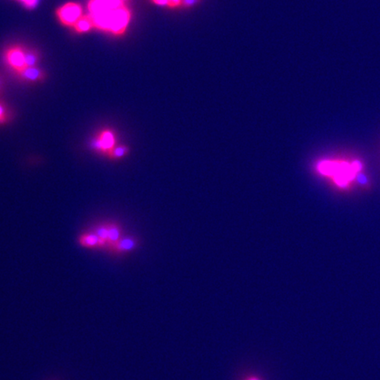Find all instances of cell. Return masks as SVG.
Masks as SVG:
<instances>
[{
    "label": "cell",
    "mask_w": 380,
    "mask_h": 380,
    "mask_svg": "<svg viewBox=\"0 0 380 380\" xmlns=\"http://www.w3.org/2000/svg\"><path fill=\"white\" fill-rule=\"evenodd\" d=\"M87 9L94 28L116 36L125 34L131 20V11L124 0H89Z\"/></svg>",
    "instance_id": "cell-1"
},
{
    "label": "cell",
    "mask_w": 380,
    "mask_h": 380,
    "mask_svg": "<svg viewBox=\"0 0 380 380\" xmlns=\"http://www.w3.org/2000/svg\"><path fill=\"white\" fill-rule=\"evenodd\" d=\"M117 144V132L110 128H102L92 137L89 147L98 154L107 156Z\"/></svg>",
    "instance_id": "cell-2"
},
{
    "label": "cell",
    "mask_w": 380,
    "mask_h": 380,
    "mask_svg": "<svg viewBox=\"0 0 380 380\" xmlns=\"http://www.w3.org/2000/svg\"><path fill=\"white\" fill-rule=\"evenodd\" d=\"M83 8L76 2H68L57 10V17L64 26L72 27L83 16Z\"/></svg>",
    "instance_id": "cell-3"
},
{
    "label": "cell",
    "mask_w": 380,
    "mask_h": 380,
    "mask_svg": "<svg viewBox=\"0 0 380 380\" xmlns=\"http://www.w3.org/2000/svg\"><path fill=\"white\" fill-rule=\"evenodd\" d=\"M4 60L13 72H19L26 68L25 46L19 44L9 46L4 49Z\"/></svg>",
    "instance_id": "cell-4"
},
{
    "label": "cell",
    "mask_w": 380,
    "mask_h": 380,
    "mask_svg": "<svg viewBox=\"0 0 380 380\" xmlns=\"http://www.w3.org/2000/svg\"><path fill=\"white\" fill-rule=\"evenodd\" d=\"M13 73L19 80H21L25 83H41L47 78V73L45 71L38 66L24 68L21 71L13 72Z\"/></svg>",
    "instance_id": "cell-5"
},
{
    "label": "cell",
    "mask_w": 380,
    "mask_h": 380,
    "mask_svg": "<svg viewBox=\"0 0 380 380\" xmlns=\"http://www.w3.org/2000/svg\"><path fill=\"white\" fill-rule=\"evenodd\" d=\"M137 247V240L133 236H123L116 245L109 249L114 254H124L131 252Z\"/></svg>",
    "instance_id": "cell-6"
},
{
    "label": "cell",
    "mask_w": 380,
    "mask_h": 380,
    "mask_svg": "<svg viewBox=\"0 0 380 380\" xmlns=\"http://www.w3.org/2000/svg\"><path fill=\"white\" fill-rule=\"evenodd\" d=\"M79 246L87 249H100V241L94 232H87L79 235Z\"/></svg>",
    "instance_id": "cell-7"
},
{
    "label": "cell",
    "mask_w": 380,
    "mask_h": 380,
    "mask_svg": "<svg viewBox=\"0 0 380 380\" xmlns=\"http://www.w3.org/2000/svg\"><path fill=\"white\" fill-rule=\"evenodd\" d=\"M122 238H123V231L120 225L115 222L109 223V236H108L107 249L109 250L110 248L116 245Z\"/></svg>",
    "instance_id": "cell-8"
},
{
    "label": "cell",
    "mask_w": 380,
    "mask_h": 380,
    "mask_svg": "<svg viewBox=\"0 0 380 380\" xmlns=\"http://www.w3.org/2000/svg\"><path fill=\"white\" fill-rule=\"evenodd\" d=\"M72 28L78 34H86V33H88L92 29H94V22H93V20L91 19L90 16L87 14V15L82 16L75 23V25L72 26Z\"/></svg>",
    "instance_id": "cell-9"
},
{
    "label": "cell",
    "mask_w": 380,
    "mask_h": 380,
    "mask_svg": "<svg viewBox=\"0 0 380 380\" xmlns=\"http://www.w3.org/2000/svg\"><path fill=\"white\" fill-rule=\"evenodd\" d=\"M93 232L99 238L100 249H107L108 236H109V223H102L94 226Z\"/></svg>",
    "instance_id": "cell-10"
},
{
    "label": "cell",
    "mask_w": 380,
    "mask_h": 380,
    "mask_svg": "<svg viewBox=\"0 0 380 380\" xmlns=\"http://www.w3.org/2000/svg\"><path fill=\"white\" fill-rule=\"evenodd\" d=\"M42 58L41 53L36 49L25 47V63L26 67H34L38 66Z\"/></svg>",
    "instance_id": "cell-11"
},
{
    "label": "cell",
    "mask_w": 380,
    "mask_h": 380,
    "mask_svg": "<svg viewBox=\"0 0 380 380\" xmlns=\"http://www.w3.org/2000/svg\"><path fill=\"white\" fill-rule=\"evenodd\" d=\"M129 153V147L125 144H117L106 156L110 160L117 161L125 158Z\"/></svg>",
    "instance_id": "cell-12"
},
{
    "label": "cell",
    "mask_w": 380,
    "mask_h": 380,
    "mask_svg": "<svg viewBox=\"0 0 380 380\" xmlns=\"http://www.w3.org/2000/svg\"><path fill=\"white\" fill-rule=\"evenodd\" d=\"M355 182L363 189L368 190L372 188V183L370 181V178L366 173H364L363 171H359L356 173L355 175Z\"/></svg>",
    "instance_id": "cell-13"
},
{
    "label": "cell",
    "mask_w": 380,
    "mask_h": 380,
    "mask_svg": "<svg viewBox=\"0 0 380 380\" xmlns=\"http://www.w3.org/2000/svg\"><path fill=\"white\" fill-rule=\"evenodd\" d=\"M11 119V114L9 108L4 102L0 101V126L7 125Z\"/></svg>",
    "instance_id": "cell-14"
},
{
    "label": "cell",
    "mask_w": 380,
    "mask_h": 380,
    "mask_svg": "<svg viewBox=\"0 0 380 380\" xmlns=\"http://www.w3.org/2000/svg\"><path fill=\"white\" fill-rule=\"evenodd\" d=\"M202 0H181V6L189 8L199 4Z\"/></svg>",
    "instance_id": "cell-15"
},
{
    "label": "cell",
    "mask_w": 380,
    "mask_h": 380,
    "mask_svg": "<svg viewBox=\"0 0 380 380\" xmlns=\"http://www.w3.org/2000/svg\"><path fill=\"white\" fill-rule=\"evenodd\" d=\"M26 8H34L37 5L38 0H19Z\"/></svg>",
    "instance_id": "cell-16"
},
{
    "label": "cell",
    "mask_w": 380,
    "mask_h": 380,
    "mask_svg": "<svg viewBox=\"0 0 380 380\" xmlns=\"http://www.w3.org/2000/svg\"><path fill=\"white\" fill-rule=\"evenodd\" d=\"M181 6V0H169L168 7L177 8Z\"/></svg>",
    "instance_id": "cell-17"
},
{
    "label": "cell",
    "mask_w": 380,
    "mask_h": 380,
    "mask_svg": "<svg viewBox=\"0 0 380 380\" xmlns=\"http://www.w3.org/2000/svg\"><path fill=\"white\" fill-rule=\"evenodd\" d=\"M153 4L159 5V6H167L168 7V3L169 0H151Z\"/></svg>",
    "instance_id": "cell-18"
},
{
    "label": "cell",
    "mask_w": 380,
    "mask_h": 380,
    "mask_svg": "<svg viewBox=\"0 0 380 380\" xmlns=\"http://www.w3.org/2000/svg\"><path fill=\"white\" fill-rule=\"evenodd\" d=\"M4 87H5V82H4V78L0 74V95H2L4 93Z\"/></svg>",
    "instance_id": "cell-19"
},
{
    "label": "cell",
    "mask_w": 380,
    "mask_h": 380,
    "mask_svg": "<svg viewBox=\"0 0 380 380\" xmlns=\"http://www.w3.org/2000/svg\"><path fill=\"white\" fill-rule=\"evenodd\" d=\"M261 380L260 379H259V378H257V377H250V378H248L247 380Z\"/></svg>",
    "instance_id": "cell-20"
},
{
    "label": "cell",
    "mask_w": 380,
    "mask_h": 380,
    "mask_svg": "<svg viewBox=\"0 0 380 380\" xmlns=\"http://www.w3.org/2000/svg\"><path fill=\"white\" fill-rule=\"evenodd\" d=\"M124 1H125V3H127V4H128V2H129L130 0H124Z\"/></svg>",
    "instance_id": "cell-21"
}]
</instances>
